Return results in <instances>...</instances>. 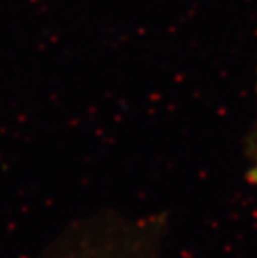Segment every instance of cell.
I'll list each match as a JSON object with an SVG mask.
<instances>
[{"mask_svg":"<svg viewBox=\"0 0 257 258\" xmlns=\"http://www.w3.org/2000/svg\"><path fill=\"white\" fill-rule=\"evenodd\" d=\"M166 240L158 215L102 209L67 224L34 258H166Z\"/></svg>","mask_w":257,"mask_h":258,"instance_id":"6da1fadb","label":"cell"}]
</instances>
